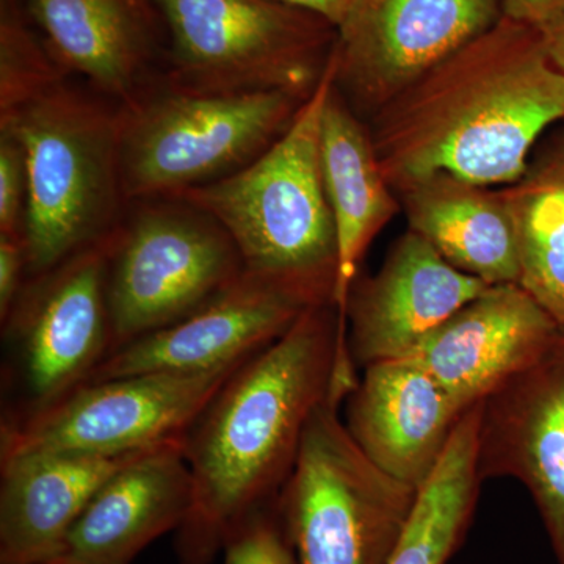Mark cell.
I'll use <instances>...</instances> for the list:
<instances>
[{"instance_id":"23","label":"cell","mask_w":564,"mask_h":564,"mask_svg":"<svg viewBox=\"0 0 564 564\" xmlns=\"http://www.w3.org/2000/svg\"><path fill=\"white\" fill-rule=\"evenodd\" d=\"M500 191L518 234L519 284L564 326V131L543 144L521 181Z\"/></svg>"},{"instance_id":"17","label":"cell","mask_w":564,"mask_h":564,"mask_svg":"<svg viewBox=\"0 0 564 564\" xmlns=\"http://www.w3.org/2000/svg\"><path fill=\"white\" fill-rule=\"evenodd\" d=\"M191 467L182 440L152 447L111 475L47 563L131 564L191 511Z\"/></svg>"},{"instance_id":"6","label":"cell","mask_w":564,"mask_h":564,"mask_svg":"<svg viewBox=\"0 0 564 564\" xmlns=\"http://www.w3.org/2000/svg\"><path fill=\"white\" fill-rule=\"evenodd\" d=\"M187 90L288 91L307 99L337 43L328 21L276 0H154Z\"/></svg>"},{"instance_id":"30","label":"cell","mask_w":564,"mask_h":564,"mask_svg":"<svg viewBox=\"0 0 564 564\" xmlns=\"http://www.w3.org/2000/svg\"><path fill=\"white\" fill-rule=\"evenodd\" d=\"M545 51L552 63L558 68L560 73L564 74V21L558 24L551 25V28L543 29Z\"/></svg>"},{"instance_id":"15","label":"cell","mask_w":564,"mask_h":564,"mask_svg":"<svg viewBox=\"0 0 564 564\" xmlns=\"http://www.w3.org/2000/svg\"><path fill=\"white\" fill-rule=\"evenodd\" d=\"M491 285L459 272L411 229L380 272L355 281L347 307L348 352L356 369L399 359Z\"/></svg>"},{"instance_id":"10","label":"cell","mask_w":564,"mask_h":564,"mask_svg":"<svg viewBox=\"0 0 564 564\" xmlns=\"http://www.w3.org/2000/svg\"><path fill=\"white\" fill-rule=\"evenodd\" d=\"M245 361L209 372L129 375L80 386L39 414L2 425L0 458L124 455L184 440L215 393Z\"/></svg>"},{"instance_id":"7","label":"cell","mask_w":564,"mask_h":564,"mask_svg":"<svg viewBox=\"0 0 564 564\" xmlns=\"http://www.w3.org/2000/svg\"><path fill=\"white\" fill-rule=\"evenodd\" d=\"M306 99L280 90L162 96L120 124V173L129 196L198 187L269 150Z\"/></svg>"},{"instance_id":"14","label":"cell","mask_w":564,"mask_h":564,"mask_svg":"<svg viewBox=\"0 0 564 564\" xmlns=\"http://www.w3.org/2000/svg\"><path fill=\"white\" fill-rule=\"evenodd\" d=\"M562 328L521 284L491 285L403 358L467 410L538 361Z\"/></svg>"},{"instance_id":"26","label":"cell","mask_w":564,"mask_h":564,"mask_svg":"<svg viewBox=\"0 0 564 564\" xmlns=\"http://www.w3.org/2000/svg\"><path fill=\"white\" fill-rule=\"evenodd\" d=\"M28 174L20 143L10 132L0 139V234L21 236L24 229Z\"/></svg>"},{"instance_id":"25","label":"cell","mask_w":564,"mask_h":564,"mask_svg":"<svg viewBox=\"0 0 564 564\" xmlns=\"http://www.w3.org/2000/svg\"><path fill=\"white\" fill-rule=\"evenodd\" d=\"M223 552L225 564H299L274 503L237 527Z\"/></svg>"},{"instance_id":"2","label":"cell","mask_w":564,"mask_h":564,"mask_svg":"<svg viewBox=\"0 0 564 564\" xmlns=\"http://www.w3.org/2000/svg\"><path fill=\"white\" fill-rule=\"evenodd\" d=\"M558 121L564 74L543 33L503 17L384 104L369 133L395 193L436 173L508 187Z\"/></svg>"},{"instance_id":"9","label":"cell","mask_w":564,"mask_h":564,"mask_svg":"<svg viewBox=\"0 0 564 564\" xmlns=\"http://www.w3.org/2000/svg\"><path fill=\"white\" fill-rule=\"evenodd\" d=\"M242 273L231 237L206 214H141L111 245L110 355L195 313Z\"/></svg>"},{"instance_id":"27","label":"cell","mask_w":564,"mask_h":564,"mask_svg":"<svg viewBox=\"0 0 564 564\" xmlns=\"http://www.w3.org/2000/svg\"><path fill=\"white\" fill-rule=\"evenodd\" d=\"M28 256L21 236L0 234V321L7 322L24 292Z\"/></svg>"},{"instance_id":"16","label":"cell","mask_w":564,"mask_h":564,"mask_svg":"<svg viewBox=\"0 0 564 564\" xmlns=\"http://www.w3.org/2000/svg\"><path fill=\"white\" fill-rule=\"evenodd\" d=\"M345 399V426L386 474L421 489L469 408L410 358L366 367Z\"/></svg>"},{"instance_id":"24","label":"cell","mask_w":564,"mask_h":564,"mask_svg":"<svg viewBox=\"0 0 564 564\" xmlns=\"http://www.w3.org/2000/svg\"><path fill=\"white\" fill-rule=\"evenodd\" d=\"M2 58V113L21 106L55 84L46 57L31 33L3 10L0 32Z\"/></svg>"},{"instance_id":"3","label":"cell","mask_w":564,"mask_h":564,"mask_svg":"<svg viewBox=\"0 0 564 564\" xmlns=\"http://www.w3.org/2000/svg\"><path fill=\"white\" fill-rule=\"evenodd\" d=\"M336 57L280 139L221 180L174 193L231 237L245 272L292 282L333 303L337 237L322 172V118Z\"/></svg>"},{"instance_id":"21","label":"cell","mask_w":564,"mask_h":564,"mask_svg":"<svg viewBox=\"0 0 564 564\" xmlns=\"http://www.w3.org/2000/svg\"><path fill=\"white\" fill-rule=\"evenodd\" d=\"M55 57L111 95L132 90L150 46L141 0H29Z\"/></svg>"},{"instance_id":"32","label":"cell","mask_w":564,"mask_h":564,"mask_svg":"<svg viewBox=\"0 0 564 564\" xmlns=\"http://www.w3.org/2000/svg\"><path fill=\"white\" fill-rule=\"evenodd\" d=\"M563 131H564V129H563Z\"/></svg>"},{"instance_id":"12","label":"cell","mask_w":564,"mask_h":564,"mask_svg":"<svg viewBox=\"0 0 564 564\" xmlns=\"http://www.w3.org/2000/svg\"><path fill=\"white\" fill-rule=\"evenodd\" d=\"M321 304L333 303L302 285L243 270L195 313L111 352L88 383L140 373L209 372L242 362Z\"/></svg>"},{"instance_id":"31","label":"cell","mask_w":564,"mask_h":564,"mask_svg":"<svg viewBox=\"0 0 564 564\" xmlns=\"http://www.w3.org/2000/svg\"><path fill=\"white\" fill-rule=\"evenodd\" d=\"M43 564H58V563H43Z\"/></svg>"},{"instance_id":"4","label":"cell","mask_w":564,"mask_h":564,"mask_svg":"<svg viewBox=\"0 0 564 564\" xmlns=\"http://www.w3.org/2000/svg\"><path fill=\"white\" fill-rule=\"evenodd\" d=\"M2 129L24 154L22 239L28 278L39 281L110 236L107 226L122 188L120 122L51 85L2 113Z\"/></svg>"},{"instance_id":"29","label":"cell","mask_w":564,"mask_h":564,"mask_svg":"<svg viewBox=\"0 0 564 564\" xmlns=\"http://www.w3.org/2000/svg\"><path fill=\"white\" fill-rule=\"evenodd\" d=\"M276 2L293 7V9L310 11L339 29L350 17L358 0H276Z\"/></svg>"},{"instance_id":"28","label":"cell","mask_w":564,"mask_h":564,"mask_svg":"<svg viewBox=\"0 0 564 564\" xmlns=\"http://www.w3.org/2000/svg\"><path fill=\"white\" fill-rule=\"evenodd\" d=\"M503 17L538 31L564 21V0H502Z\"/></svg>"},{"instance_id":"8","label":"cell","mask_w":564,"mask_h":564,"mask_svg":"<svg viewBox=\"0 0 564 564\" xmlns=\"http://www.w3.org/2000/svg\"><path fill=\"white\" fill-rule=\"evenodd\" d=\"M115 236L90 245L22 292L2 323L13 402L2 425L25 421L90 381L110 355L107 267Z\"/></svg>"},{"instance_id":"18","label":"cell","mask_w":564,"mask_h":564,"mask_svg":"<svg viewBox=\"0 0 564 564\" xmlns=\"http://www.w3.org/2000/svg\"><path fill=\"white\" fill-rule=\"evenodd\" d=\"M147 451L0 458V564L51 562L98 489Z\"/></svg>"},{"instance_id":"11","label":"cell","mask_w":564,"mask_h":564,"mask_svg":"<svg viewBox=\"0 0 564 564\" xmlns=\"http://www.w3.org/2000/svg\"><path fill=\"white\" fill-rule=\"evenodd\" d=\"M502 18V0H358L337 29L336 85L377 113Z\"/></svg>"},{"instance_id":"22","label":"cell","mask_w":564,"mask_h":564,"mask_svg":"<svg viewBox=\"0 0 564 564\" xmlns=\"http://www.w3.org/2000/svg\"><path fill=\"white\" fill-rule=\"evenodd\" d=\"M484 402L456 423L443 458L419 489L413 513L389 564H447L473 521L480 475L478 447Z\"/></svg>"},{"instance_id":"19","label":"cell","mask_w":564,"mask_h":564,"mask_svg":"<svg viewBox=\"0 0 564 564\" xmlns=\"http://www.w3.org/2000/svg\"><path fill=\"white\" fill-rule=\"evenodd\" d=\"M395 195L411 231L456 270L488 285L519 284L518 234L502 191L436 173Z\"/></svg>"},{"instance_id":"13","label":"cell","mask_w":564,"mask_h":564,"mask_svg":"<svg viewBox=\"0 0 564 564\" xmlns=\"http://www.w3.org/2000/svg\"><path fill=\"white\" fill-rule=\"evenodd\" d=\"M478 475L525 486L564 564V326L538 361L484 400Z\"/></svg>"},{"instance_id":"5","label":"cell","mask_w":564,"mask_h":564,"mask_svg":"<svg viewBox=\"0 0 564 564\" xmlns=\"http://www.w3.org/2000/svg\"><path fill=\"white\" fill-rule=\"evenodd\" d=\"M339 404L328 397L311 414L274 507L299 564H389L419 489L364 454Z\"/></svg>"},{"instance_id":"1","label":"cell","mask_w":564,"mask_h":564,"mask_svg":"<svg viewBox=\"0 0 564 564\" xmlns=\"http://www.w3.org/2000/svg\"><path fill=\"white\" fill-rule=\"evenodd\" d=\"M336 375H356L347 322L321 304L215 393L182 440L193 499L176 530L180 564L214 563L237 527L276 502L311 414L334 399Z\"/></svg>"},{"instance_id":"20","label":"cell","mask_w":564,"mask_h":564,"mask_svg":"<svg viewBox=\"0 0 564 564\" xmlns=\"http://www.w3.org/2000/svg\"><path fill=\"white\" fill-rule=\"evenodd\" d=\"M322 172L337 237L333 304L345 318L364 252L400 202L381 172L369 131L340 98L336 84L323 110Z\"/></svg>"}]
</instances>
